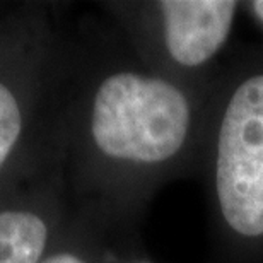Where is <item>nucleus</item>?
<instances>
[{
  "label": "nucleus",
  "instance_id": "nucleus-1",
  "mask_svg": "<svg viewBox=\"0 0 263 263\" xmlns=\"http://www.w3.org/2000/svg\"><path fill=\"white\" fill-rule=\"evenodd\" d=\"M92 137L106 156L134 162H161L181 149L190 106L180 89L162 79L117 73L98 89Z\"/></svg>",
  "mask_w": 263,
  "mask_h": 263
},
{
  "label": "nucleus",
  "instance_id": "nucleus-2",
  "mask_svg": "<svg viewBox=\"0 0 263 263\" xmlns=\"http://www.w3.org/2000/svg\"><path fill=\"white\" fill-rule=\"evenodd\" d=\"M217 195L236 233L263 236V76L236 89L217 144Z\"/></svg>",
  "mask_w": 263,
  "mask_h": 263
},
{
  "label": "nucleus",
  "instance_id": "nucleus-3",
  "mask_svg": "<svg viewBox=\"0 0 263 263\" xmlns=\"http://www.w3.org/2000/svg\"><path fill=\"white\" fill-rule=\"evenodd\" d=\"M159 7L164 15L167 50L178 64L186 67L212 59L228 40L236 12L233 0H164Z\"/></svg>",
  "mask_w": 263,
  "mask_h": 263
},
{
  "label": "nucleus",
  "instance_id": "nucleus-4",
  "mask_svg": "<svg viewBox=\"0 0 263 263\" xmlns=\"http://www.w3.org/2000/svg\"><path fill=\"white\" fill-rule=\"evenodd\" d=\"M46 226L29 212H0V263H38Z\"/></svg>",
  "mask_w": 263,
  "mask_h": 263
},
{
  "label": "nucleus",
  "instance_id": "nucleus-5",
  "mask_svg": "<svg viewBox=\"0 0 263 263\" xmlns=\"http://www.w3.org/2000/svg\"><path fill=\"white\" fill-rule=\"evenodd\" d=\"M21 134V111L17 101L7 87L0 84V166Z\"/></svg>",
  "mask_w": 263,
  "mask_h": 263
},
{
  "label": "nucleus",
  "instance_id": "nucleus-6",
  "mask_svg": "<svg viewBox=\"0 0 263 263\" xmlns=\"http://www.w3.org/2000/svg\"><path fill=\"white\" fill-rule=\"evenodd\" d=\"M43 263H84L82 260H79L77 256L73 255H68V253H64V255H57V256H51L46 261Z\"/></svg>",
  "mask_w": 263,
  "mask_h": 263
},
{
  "label": "nucleus",
  "instance_id": "nucleus-7",
  "mask_svg": "<svg viewBox=\"0 0 263 263\" xmlns=\"http://www.w3.org/2000/svg\"><path fill=\"white\" fill-rule=\"evenodd\" d=\"M251 7H253V12L256 14V17L263 23V0H256V2L251 4Z\"/></svg>",
  "mask_w": 263,
  "mask_h": 263
}]
</instances>
